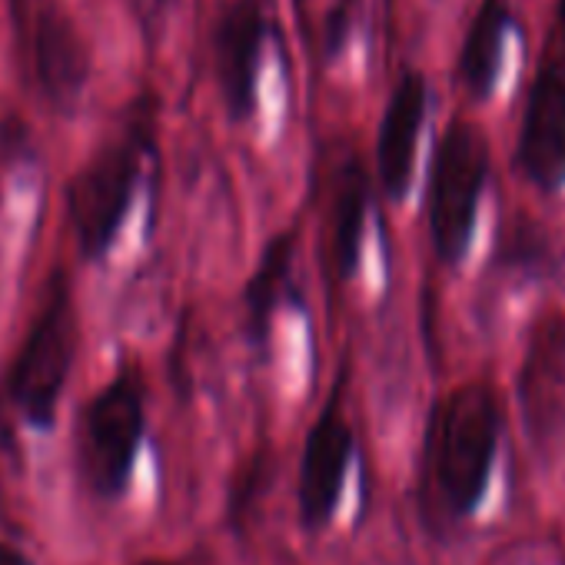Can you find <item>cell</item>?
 Here are the masks:
<instances>
[{"label":"cell","mask_w":565,"mask_h":565,"mask_svg":"<svg viewBox=\"0 0 565 565\" xmlns=\"http://www.w3.org/2000/svg\"><path fill=\"white\" fill-rule=\"evenodd\" d=\"M489 177V140L469 120H452L436 147L429 183V230L439 259L456 263L466 256L479 193Z\"/></svg>","instance_id":"obj_2"},{"label":"cell","mask_w":565,"mask_h":565,"mask_svg":"<svg viewBox=\"0 0 565 565\" xmlns=\"http://www.w3.org/2000/svg\"><path fill=\"white\" fill-rule=\"evenodd\" d=\"M519 163L542 190L565 183V74L558 67H542L532 81L519 134Z\"/></svg>","instance_id":"obj_7"},{"label":"cell","mask_w":565,"mask_h":565,"mask_svg":"<svg viewBox=\"0 0 565 565\" xmlns=\"http://www.w3.org/2000/svg\"><path fill=\"white\" fill-rule=\"evenodd\" d=\"M263 11L259 0H233L223 11L213 34V71L223 104L236 120L249 117L256 107V71L263 47Z\"/></svg>","instance_id":"obj_8"},{"label":"cell","mask_w":565,"mask_h":565,"mask_svg":"<svg viewBox=\"0 0 565 565\" xmlns=\"http://www.w3.org/2000/svg\"><path fill=\"white\" fill-rule=\"evenodd\" d=\"M143 439V390L134 373L107 383L84 413L81 456L90 489L100 499H117L134 472Z\"/></svg>","instance_id":"obj_5"},{"label":"cell","mask_w":565,"mask_h":565,"mask_svg":"<svg viewBox=\"0 0 565 565\" xmlns=\"http://www.w3.org/2000/svg\"><path fill=\"white\" fill-rule=\"evenodd\" d=\"M558 38H562V47H565V0H558Z\"/></svg>","instance_id":"obj_17"},{"label":"cell","mask_w":565,"mask_h":565,"mask_svg":"<svg viewBox=\"0 0 565 565\" xmlns=\"http://www.w3.org/2000/svg\"><path fill=\"white\" fill-rule=\"evenodd\" d=\"M294 233H279L266 243L256 273L246 282V333L253 343H263L269 333V320L287 294V282H290V269H294Z\"/></svg>","instance_id":"obj_14"},{"label":"cell","mask_w":565,"mask_h":565,"mask_svg":"<svg viewBox=\"0 0 565 565\" xmlns=\"http://www.w3.org/2000/svg\"><path fill=\"white\" fill-rule=\"evenodd\" d=\"M143 565H170V562H143Z\"/></svg>","instance_id":"obj_18"},{"label":"cell","mask_w":565,"mask_h":565,"mask_svg":"<svg viewBox=\"0 0 565 565\" xmlns=\"http://www.w3.org/2000/svg\"><path fill=\"white\" fill-rule=\"evenodd\" d=\"M24 28L41 90L51 104L71 107L84 94L90 77V57L74 21L54 0H38L31 18H24Z\"/></svg>","instance_id":"obj_6"},{"label":"cell","mask_w":565,"mask_h":565,"mask_svg":"<svg viewBox=\"0 0 565 565\" xmlns=\"http://www.w3.org/2000/svg\"><path fill=\"white\" fill-rule=\"evenodd\" d=\"M512 14L505 0H482V8L466 34L462 57H459V77L469 87L472 97H489L502 67V47L509 34Z\"/></svg>","instance_id":"obj_13"},{"label":"cell","mask_w":565,"mask_h":565,"mask_svg":"<svg viewBox=\"0 0 565 565\" xmlns=\"http://www.w3.org/2000/svg\"><path fill=\"white\" fill-rule=\"evenodd\" d=\"M499 443V403L489 383L452 390L433 413L429 459L439 495L452 515L479 505Z\"/></svg>","instance_id":"obj_1"},{"label":"cell","mask_w":565,"mask_h":565,"mask_svg":"<svg viewBox=\"0 0 565 565\" xmlns=\"http://www.w3.org/2000/svg\"><path fill=\"white\" fill-rule=\"evenodd\" d=\"M366 203H370V180L360 160H350L340 173V183L333 193V220H330V266L340 279L353 276L360 263Z\"/></svg>","instance_id":"obj_12"},{"label":"cell","mask_w":565,"mask_h":565,"mask_svg":"<svg viewBox=\"0 0 565 565\" xmlns=\"http://www.w3.org/2000/svg\"><path fill=\"white\" fill-rule=\"evenodd\" d=\"M426 81L409 71L396 81V90L386 104L383 124H380V147H376V170L383 190L399 200L409 190L413 167H416V147L419 130L426 120Z\"/></svg>","instance_id":"obj_11"},{"label":"cell","mask_w":565,"mask_h":565,"mask_svg":"<svg viewBox=\"0 0 565 565\" xmlns=\"http://www.w3.org/2000/svg\"><path fill=\"white\" fill-rule=\"evenodd\" d=\"M499 259L512 269H539L548 259V239L525 220V213H519L499 239Z\"/></svg>","instance_id":"obj_15"},{"label":"cell","mask_w":565,"mask_h":565,"mask_svg":"<svg viewBox=\"0 0 565 565\" xmlns=\"http://www.w3.org/2000/svg\"><path fill=\"white\" fill-rule=\"evenodd\" d=\"M0 565H31L28 555L14 545H0Z\"/></svg>","instance_id":"obj_16"},{"label":"cell","mask_w":565,"mask_h":565,"mask_svg":"<svg viewBox=\"0 0 565 565\" xmlns=\"http://www.w3.org/2000/svg\"><path fill=\"white\" fill-rule=\"evenodd\" d=\"M522 413L532 436H548L565 419V317L548 313L535 323L522 366Z\"/></svg>","instance_id":"obj_10"},{"label":"cell","mask_w":565,"mask_h":565,"mask_svg":"<svg viewBox=\"0 0 565 565\" xmlns=\"http://www.w3.org/2000/svg\"><path fill=\"white\" fill-rule=\"evenodd\" d=\"M353 456V429L340 413V403L333 399L317 426L310 429L307 449H303V469H300V515L307 525H323L343 492L347 466Z\"/></svg>","instance_id":"obj_9"},{"label":"cell","mask_w":565,"mask_h":565,"mask_svg":"<svg viewBox=\"0 0 565 565\" xmlns=\"http://www.w3.org/2000/svg\"><path fill=\"white\" fill-rule=\"evenodd\" d=\"M147 147L143 130H130L127 137L107 143L71 183L67 206L71 223L84 256H104L127 216L134 200V186L140 177V157Z\"/></svg>","instance_id":"obj_4"},{"label":"cell","mask_w":565,"mask_h":565,"mask_svg":"<svg viewBox=\"0 0 565 565\" xmlns=\"http://www.w3.org/2000/svg\"><path fill=\"white\" fill-rule=\"evenodd\" d=\"M74 340H77L74 300H71L64 276H57L11 373L14 406L38 429L54 426L57 403H61V393L74 363Z\"/></svg>","instance_id":"obj_3"}]
</instances>
